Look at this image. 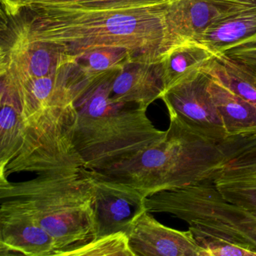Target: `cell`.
<instances>
[{
    "instance_id": "cell-1",
    "label": "cell",
    "mask_w": 256,
    "mask_h": 256,
    "mask_svg": "<svg viewBox=\"0 0 256 256\" xmlns=\"http://www.w3.org/2000/svg\"><path fill=\"white\" fill-rule=\"evenodd\" d=\"M170 2L104 11L28 5L7 14L6 28L31 41L56 43L74 60L95 49L121 48L134 61L156 64L174 48L168 19Z\"/></svg>"
},
{
    "instance_id": "cell-2",
    "label": "cell",
    "mask_w": 256,
    "mask_h": 256,
    "mask_svg": "<svg viewBox=\"0 0 256 256\" xmlns=\"http://www.w3.org/2000/svg\"><path fill=\"white\" fill-rule=\"evenodd\" d=\"M120 70L102 72L74 104L70 136L86 170L127 161L161 142L167 132L154 126L146 109L112 100L110 86Z\"/></svg>"
},
{
    "instance_id": "cell-3",
    "label": "cell",
    "mask_w": 256,
    "mask_h": 256,
    "mask_svg": "<svg viewBox=\"0 0 256 256\" xmlns=\"http://www.w3.org/2000/svg\"><path fill=\"white\" fill-rule=\"evenodd\" d=\"M161 142L133 158L98 170L97 174L128 186L146 198L210 179L226 161L229 137L216 142L188 130L174 115Z\"/></svg>"
},
{
    "instance_id": "cell-4",
    "label": "cell",
    "mask_w": 256,
    "mask_h": 256,
    "mask_svg": "<svg viewBox=\"0 0 256 256\" xmlns=\"http://www.w3.org/2000/svg\"><path fill=\"white\" fill-rule=\"evenodd\" d=\"M0 193L28 204L53 240L55 256L96 238L94 186L83 167L60 166L24 182H0Z\"/></svg>"
},
{
    "instance_id": "cell-5",
    "label": "cell",
    "mask_w": 256,
    "mask_h": 256,
    "mask_svg": "<svg viewBox=\"0 0 256 256\" xmlns=\"http://www.w3.org/2000/svg\"><path fill=\"white\" fill-rule=\"evenodd\" d=\"M148 212L172 214L256 252V216L221 196L212 180L166 190L145 198Z\"/></svg>"
},
{
    "instance_id": "cell-6",
    "label": "cell",
    "mask_w": 256,
    "mask_h": 256,
    "mask_svg": "<svg viewBox=\"0 0 256 256\" xmlns=\"http://www.w3.org/2000/svg\"><path fill=\"white\" fill-rule=\"evenodd\" d=\"M210 76L198 70L166 90L162 96L169 114L196 134L216 142L228 138L208 90Z\"/></svg>"
},
{
    "instance_id": "cell-7",
    "label": "cell",
    "mask_w": 256,
    "mask_h": 256,
    "mask_svg": "<svg viewBox=\"0 0 256 256\" xmlns=\"http://www.w3.org/2000/svg\"><path fill=\"white\" fill-rule=\"evenodd\" d=\"M0 256H55L50 235L28 204L0 193Z\"/></svg>"
},
{
    "instance_id": "cell-8",
    "label": "cell",
    "mask_w": 256,
    "mask_h": 256,
    "mask_svg": "<svg viewBox=\"0 0 256 256\" xmlns=\"http://www.w3.org/2000/svg\"><path fill=\"white\" fill-rule=\"evenodd\" d=\"M210 179L226 200L256 216V132L229 137L227 158Z\"/></svg>"
},
{
    "instance_id": "cell-9",
    "label": "cell",
    "mask_w": 256,
    "mask_h": 256,
    "mask_svg": "<svg viewBox=\"0 0 256 256\" xmlns=\"http://www.w3.org/2000/svg\"><path fill=\"white\" fill-rule=\"evenodd\" d=\"M84 172L94 186L96 238L120 232L128 234L134 220L146 210L145 198L128 186L85 168Z\"/></svg>"
},
{
    "instance_id": "cell-10",
    "label": "cell",
    "mask_w": 256,
    "mask_h": 256,
    "mask_svg": "<svg viewBox=\"0 0 256 256\" xmlns=\"http://www.w3.org/2000/svg\"><path fill=\"white\" fill-rule=\"evenodd\" d=\"M1 48V70L16 78L50 76L76 61L56 43L31 41L10 31Z\"/></svg>"
},
{
    "instance_id": "cell-11",
    "label": "cell",
    "mask_w": 256,
    "mask_h": 256,
    "mask_svg": "<svg viewBox=\"0 0 256 256\" xmlns=\"http://www.w3.org/2000/svg\"><path fill=\"white\" fill-rule=\"evenodd\" d=\"M256 6V0H172L168 19L174 46L194 41L216 22Z\"/></svg>"
},
{
    "instance_id": "cell-12",
    "label": "cell",
    "mask_w": 256,
    "mask_h": 256,
    "mask_svg": "<svg viewBox=\"0 0 256 256\" xmlns=\"http://www.w3.org/2000/svg\"><path fill=\"white\" fill-rule=\"evenodd\" d=\"M127 235L134 256H204L188 229L164 226L148 210L134 220Z\"/></svg>"
},
{
    "instance_id": "cell-13",
    "label": "cell",
    "mask_w": 256,
    "mask_h": 256,
    "mask_svg": "<svg viewBox=\"0 0 256 256\" xmlns=\"http://www.w3.org/2000/svg\"><path fill=\"white\" fill-rule=\"evenodd\" d=\"M164 92L161 62L132 61L116 73L110 86L114 101L132 103L144 109Z\"/></svg>"
},
{
    "instance_id": "cell-14",
    "label": "cell",
    "mask_w": 256,
    "mask_h": 256,
    "mask_svg": "<svg viewBox=\"0 0 256 256\" xmlns=\"http://www.w3.org/2000/svg\"><path fill=\"white\" fill-rule=\"evenodd\" d=\"M0 174L17 157L23 146L26 127L22 109L16 90L1 77L0 92Z\"/></svg>"
},
{
    "instance_id": "cell-15",
    "label": "cell",
    "mask_w": 256,
    "mask_h": 256,
    "mask_svg": "<svg viewBox=\"0 0 256 256\" xmlns=\"http://www.w3.org/2000/svg\"><path fill=\"white\" fill-rule=\"evenodd\" d=\"M256 35V6L230 14L214 23L194 42L206 47L215 55Z\"/></svg>"
},
{
    "instance_id": "cell-16",
    "label": "cell",
    "mask_w": 256,
    "mask_h": 256,
    "mask_svg": "<svg viewBox=\"0 0 256 256\" xmlns=\"http://www.w3.org/2000/svg\"><path fill=\"white\" fill-rule=\"evenodd\" d=\"M208 90L228 137L256 132V106L210 77Z\"/></svg>"
},
{
    "instance_id": "cell-17",
    "label": "cell",
    "mask_w": 256,
    "mask_h": 256,
    "mask_svg": "<svg viewBox=\"0 0 256 256\" xmlns=\"http://www.w3.org/2000/svg\"><path fill=\"white\" fill-rule=\"evenodd\" d=\"M215 56L197 42H186L173 48L161 61L164 92L202 70Z\"/></svg>"
},
{
    "instance_id": "cell-18",
    "label": "cell",
    "mask_w": 256,
    "mask_h": 256,
    "mask_svg": "<svg viewBox=\"0 0 256 256\" xmlns=\"http://www.w3.org/2000/svg\"><path fill=\"white\" fill-rule=\"evenodd\" d=\"M202 70L211 78L256 106V76L244 67L224 55L218 54Z\"/></svg>"
},
{
    "instance_id": "cell-19",
    "label": "cell",
    "mask_w": 256,
    "mask_h": 256,
    "mask_svg": "<svg viewBox=\"0 0 256 256\" xmlns=\"http://www.w3.org/2000/svg\"><path fill=\"white\" fill-rule=\"evenodd\" d=\"M170 1L172 0H29L22 7L34 5L79 11H104L152 6L167 4Z\"/></svg>"
},
{
    "instance_id": "cell-20",
    "label": "cell",
    "mask_w": 256,
    "mask_h": 256,
    "mask_svg": "<svg viewBox=\"0 0 256 256\" xmlns=\"http://www.w3.org/2000/svg\"><path fill=\"white\" fill-rule=\"evenodd\" d=\"M134 256L127 234H112L98 236L86 244L66 252L62 256Z\"/></svg>"
},
{
    "instance_id": "cell-21",
    "label": "cell",
    "mask_w": 256,
    "mask_h": 256,
    "mask_svg": "<svg viewBox=\"0 0 256 256\" xmlns=\"http://www.w3.org/2000/svg\"><path fill=\"white\" fill-rule=\"evenodd\" d=\"M88 72L120 70L134 61L131 53L121 48H103L83 54L76 60Z\"/></svg>"
},
{
    "instance_id": "cell-22",
    "label": "cell",
    "mask_w": 256,
    "mask_h": 256,
    "mask_svg": "<svg viewBox=\"0 0 256 256\" xmlns=\"http://www.w3.org/2000/svg\"><path fill=\"white\" fill-rule=\"evenodd\" d=\"M204 256H256L252 250L200 228L188 226Z\"/></svg>"
},
{
    "instance_id": "cell-23",
    "label": "cell",
    "mask_w": 256,
    "mask_h": 256,
    "mask_svg": "<svg viewBox=\"0 0 256 256\" xmlns=\"http://www.w3.org/2000/svg\"><path fill=\"white\" fill-rule=\"evenodd\" d=\"M222 54L256 76V35Z\"/></svg>"
},
{
    "instance_id": "cell-24",
    "label": "cell",
    "mask_w": 256,
    "mask_h": 256,
    "mask_svg": "<svg viewBox=\"0 0 256 256\" xmlns=\"http://www.w3.org/2000/svg\"><path fill=\"white\" fill-rule=\"evenodd\" d=\"M28 1L29 0H2V4L6 8V12H10L22 8Z\"/></svg>"
}]
</instances>
